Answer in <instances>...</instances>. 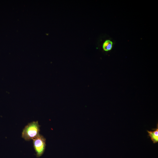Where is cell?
<instances>
[{"label":"cell","instance_id":"obj_1","mask_svg":"<svg viewBox=\"0 0 158 158\" xmlns=\"http://www.w3.org/2000/svg\"><path fill=\"white\" fill-rule=\"evenodd\" d=\"M40 125L37 121H33L26 125L23 130L22 137L26 141L33 140L39 134Z\"/></svg>","mask_w":158,"mask_h":158},{"label":"cell","instance_id":"obj_2","mask_svg":"<svg viewBox=\"0 0 158 158\" xmlns=\"http://www.w3.org/2000/svg\"><path fill=\"white\" fill-rule=\"evenodd\" d=\"M33 140L34 149L37 157H39L43 154L45 148L46 139L40 134Z\"/></svg>","mask_w":158,"mask_h":158},{"label":"cell","instance_id":"obj_3","mask_svg":"<svg viewBox=\"0 0 158 158\" xmlns=\"http://www.w3.org/2000/svg\"><path fill=\"white\" fill-rule=\"evenodd\" d=\"M152 131L147 130L148 135L154 143L158 142V124L157 123V127L152 129Z\"/></svg>","mask_w":158,"mask_h":158},{"label":"cell","instance_id":"obj_4","mask_svg":"<svg viewBox=\"0 0 158 158\" xmlns=\"http://www.w3.org/2000/svg\"><path fill=\"white\" fill-rule=\"evenodd\" d=\"M113 42L109 40H105L102 45V48L104 51H108L111 50L112 48Z\"/></svg>","mask_w":158,"mask_h":158}]
</instances>
